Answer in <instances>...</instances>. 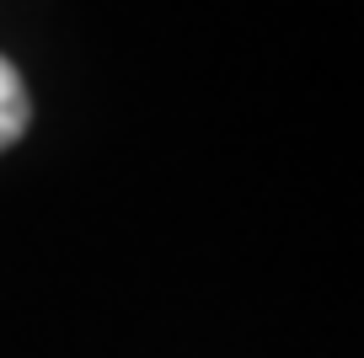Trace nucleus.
Segmentation results:
<instances>
[{
  "label": "nucleus",
  "mask_w": 364,
  "mask_h": 358,
  "mask_svg": "<svg viewBox=\"0 0 364 358\" xmlns=\"http://www.w3.org/2000/svg\"><path fill=\"white\" fill-rule=\"evenodd\" d=\"M27 129V86L6 59H0V150Z\"/></svg>",
  "instance_id": "nucleus-1"
}]
</instances>
